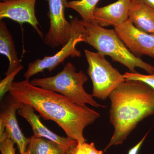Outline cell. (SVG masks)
Listing matches in <instances>:
<instances>
[{"label": "cell", "mask_w": 154, "mask_h": 154, "mask_svg": "<svg viewBox=\"0 0 154 154\" xmlns=\"http://www.w3.org/2000/svg\"><path fill=\"white\" fill-rule=\"evenodd\" d=\"M9 93L16 102L32 106L44 120L55 122L67 137L78 143L86 142L85 128L100 116L86 105L77 103L54 91L33 85L29 79L14 82Z\"/></svg>", "instance_id": "1"}, {"label": "cell", "mask_w": 154, "mask_h": 154, "mask_svg": "<svg viewBox=\"0 0 154 154\" xmlns=\"http://www.w3.org/2000/svg\"><path fill=\"white\" fill-rule=\"evenodd\" d=\"M109 98L110 121L114 132L105 152L122 144L140 122L154 115V89L143 82L125 80Z\"/></svg>", "instance_id": "2"}, {"label": "cell", "mask_w": 154, "mask_h": 154, "mask_svg": "<svg viewBox=\"0 0 154 154\" xmlns=\"http://www.w3.org/2000/svg\"><path fill=\"white\" fill-rule=\"evenodd\" d=\"M82 22L85 28L84 42L93 46L97 52L110 57L114 61L126 66L131 72H136V68H140L149 74H154L153 66L133 54L114 30L106 29L95 21Z\"/></svg>", "instance_id": "3"}, {"label": "cell", "mask_w": 154, "mask_h": 154, "mask_svg": "<svg viewBox=\"0 0 154 154\" xmlns=\"http://www.w3.org/2000/svg\"><path fill=\"white\" fill-rule=\"evenodd\" d=\"M88 77L82 71L76 72L74 66L67 63L63 69L52 77L34 79L30 81L33 85L54 91L71 100L83 105H91L96 108H105L94 100V96L88 94L84 88Z\"/></svg>", "instance_id": "4"}, {"label": "cell", "mask_w": 154, "mask_h": 154, "mask_svg": "<svg viewBox=\"0 0 154 154\" xmlns=\"http://www.w3.org/2000/svg\"><path fill=\"white\" fill-rule=\"evenodd\" d=\"M88 64L87 73L93 83V96L101 100H106L110 94L125 81L124 75L114 68L99 52L84 50Z\"/></svg>", "instance_id": "5"}, {"label": "cell", "mask_w": 154, "mask_h": 154, "mask_svg": "<svg viewBox=\"0 0 154 154\" xmlns=\"http://www.w3.org/2000/svg\"><path fill=\"white\" fill-rule=\"evenodd\" d=\"M71 31L69 39L66 44L55 54L45 56L42 59L38 58L29 63L28 69L24 74L25 79H29L31 77L47 69L51 72L64 61L69 57H80L81 52L76 48L77 44L85 41V28L82 20L75 17L70 20Z\"/></svg>", "instance_id": "6"}, {"label": "cell", "mask_w": 154, "mask_h": 154, "mask_svg": "<svg viewBox=\"0 0 154 154\" xmlns=\"http://www.w3.org/2000/svg\"><path fill=\"white\" fill-rule=\"evenodd\" d=\"M49 7L50 27L44 36L45 44L52 48L63 46L71 35V24L65 16L67 0H47Z\"/></svg>", "instance_id": "7"}, {"label": "cell", "mask_w": 154, "mask_h": 154, "mask_svg": "<svg viewBox=\"0 0 154 154\" xmlns=\"http://www.w3.org/2000/svg\"><path fill=\"white\" fill-rule=\"evenodd\" d=\"M117 36L136 56L147 55L154 58V33H148L137 28L129 19L114 27Z\"/></svg>", "instance_id": "8"}, {"label": "cell", "mask_w": 154, "mask_h": 154, "mask_svg": "<svg viewBox=\"0 0 154 154\" xmlns=\"http://www.w3.org/2000/svg\"><path fill=\"white\" fill-rule=\"evenodd\" d=\"M36 0H12L0 3V20L9 19L22 25H31L40 38L44 39L43 34L38 28L39 25L36 15L35 7Z\"/></svg>", "instance_id": "9"}, {"label": "cell", "mask_w": 154, "mask_h": 154, "mask_svg": "<svg viewBox=\"0 0 154 154\" xmlns=\"http://www.w3.org/2000/svg\"><path fill=\"white\" fill-rule=\"evenodd\" d=\"M20 106V103L16 102L10 95L1 110L0 135L6 132L17 145L20 153H22L28 149L29 139L23 134L17 121L16 114Z\"/></svg>", "instance_id": "10"}, {"label": "cell", "mask_w": 154, "mask_h": 154, "mask_svg": "<svg viewBox=\"0 0 154 154\" xmlns=\"http://www.w3.org/2000/svg\"><path fill=\"white\" fill-rule=\"evenodd\" d=\"M20 104V107L17 111V114L28 122L33 130V135L36 137L45 138L69 147L78 145L77 140L67 137L60 136L48 129L41 122L39 116L34 112L35 110L32 106L24 103Z\"/></svg>", "instance_id": "11"}, {"label": "cell", "mask_w": 154, "mask_h": 154, "mask_svg": "<svg viewBox=\"0 0 154 154\" xmlns=\"http://www.w3.org/2000/svg\"><path fill=\"white\" fill-rule=\"evenodd\" d=\"M131 0H118L115 2L97 8L94 10L95 22L103 27H117L128 19Z\"/></svg>", "instance_id": "12"}, {"label": "cell", "mask_w": 154, "mask_h": 154, "mask_svg": "<svg viewBox=\"0 0 154 154\" xmlns=\"http://www.w3.org/2000/svg\"><path fill=\"white\" fill-rule=\"evenodd\" d=\"M128 19L143 32L154 33V10L143 4L131 3Z\"/></svg>", "instance_id": "13"}, {"label": "cell", "mask_w": 154, "mask_h": 154, "mask_svg": "<svg viewBox=\"0 0 154 154\" xmlns=\"http://www.w3.org/2000/svg\"><path fill=\"white\" fill-rule=\"evenodd\" d=\"M0 53L5 56L9 61V66L5 73V75L14 71L21 65L13 36L5 22L3 21L0 22Z\"/></svg>", "instance_id": "14"}, {"label": "cell", "mask_w": 154, "mask_h": 154, "mask_svg": "<svg viewBox=\"0 0 154 154\" xmlns=\"http://www.w3.org/2000/svg\"><path fill=\"white\" fill-rule=\"evenodd\" d=\"M28 139L27 149L32 154H68L72 147L61 145L43 138L36 137L33 135Z\"/></svg>", "instance_id": "15"}, {"label": "cell", "mask_w": 154, "mask_h": 154, "mask_svg": "<svg viewBox=\"0 0 154 154\" xmlns=\"http://www.w3.org/2000/svg\"><path fill=\"white\" fill-rule=\"evenodd\" d=\"M100 0H73L66 3V8L76 11L85 22H93L94 10Z\"/></svg>", "instance_id": "16"}, {"label": "cell", "mask_w": 154, "mask_h": 154, "mask_svg": "<svg viewBox=\"0 0 154 154\" xmlns=\"http://www.w3.org/2000/svg\"><path fill=\"white\" fill-rule=\"evenodd\" d=\"M24 69V66L21 65L17 69L6 75L5 78L1 81L0 82V99H3V97L8 92L11 91L14 80L17 75Z\"/></svg>", "instance_id": "17"}, {"label": "cell", "mask_w": 154, "mask_h": 154, "mask_svg": "<svg viewBox=\"0 0 154 154\" xmlns=\"http://www.w3.org/2000/svg\"><path fill=\"white\" fill-rule=\"evenodd\" d=\"M123 75L125 80L141 81L147 84L154 89V74L146 75L142 74L137 72H126Z\"/></svg>", "instance_id": "18"}, {"label": "cell", "mask_w": 154, "mask_h": 154, "mask_svg": "<svg viewBox=\"0 0 154 154\" xmlns=\"http://www.w3.org/2000/svg\"><path fill=\"white\" fill-rule=\"evenodd\" d=\"M0 150L2 154H16L14 147L15 142L11 138L8 137L0 141Z\"/></svg>", "instance_id": "19"}, {"label": "cell", "mask_w": 154, "mask_h": 154, "mask_svg": "<svg viewBox=\"0 0 154 154\" xmlns=\"http://www.w3.org/2000/svg\"><path fill=\"white\" fill-rule=\"evenodd\" d=\"M149 131H148L145 135L143 137V138L135 146H134L133 147L130 149L128 151V154H138L141 148V147L142 146L143 144V143L144 142L147 136L149 133Z\"/></svg>", "instance_id": "20"}, {"label": "cell", "mask_w": 154, "mask_h": 154, "mask_svg": "<svg viewBox=\"0 0 154 154\" xmlns=\"http://www.w3.org/2000/svg\"><path fill=\"white\" fill-rule=\"evenodd\" d=\"M84 145L87 150L88 154H104L103 151L98 150L96 149L94 143H88L85 142L84 143Z\"/></svg>", "instance_id": "21"}, {"label": "cell", "mask_w": 154, "mask_h": 154, "mask_svg": "<svg viewBox=\"0 0 154 154\" xmlns=\"http://www.w3.org/2000/svg\"><path fill=\"white\" fill-rule=\"evenodd\" d=\"M131 2L132 3L145 4L154 10V0H131Z\"/></svg>", "instance_id": "22"}, {"label": "cell", "mask_w": 154, "mask_h": 154, "mask_svg": "<svg viewBox=\"0 0 154 154\" xmlns=\"http://www.w3.org/2000/svg\"><path fill=\"white\" fill-rule=\"evenodd\" d=\"M84 143H78L77 146L76 151L75 154H88Z\"/></svg>", "instance_id": "23"}, {"label": "cell", "mask_w": 154, "mask_h": 154, "mask_svg": "<svg viewBox=\"0 0 154 154\" xmlns=\"http://www.w3.org/2000/svg\"><path fill=\"white\" fill-rule=\"evenodd\" d=\"M77 146H74L70 149L68 154H75L76 151Z\"/></svg>", "instance_id": "24"}, {"label": "cell", "mask_w": 154, "mask_h": 154, "mask_svg": "<svg viewBox=\"0 0 154 154\" xmlns=\"http://www.w3.org/2000/svg\"><path fill=\"white\" fill-rule=\"evenodd\" d=\"M20 154H32L31 153V152L29 150V149H27V150L26 151L22 153H20Z\"/></svg>", "instance_id": "25"}, {"label": "cell", "mask_w": 154, "mask_h": 154, "mask_svg": "<svg viewBox=\"0 0 154 154\" xmlns=\"http://www.w3.org/2000/svg\"><path fill=\"white\" fill-rule=\"evenodd\" d=\"M2 2H7V1H12V0H1Z\"/></svg>", "instance_id": "26"}]
</instances>
